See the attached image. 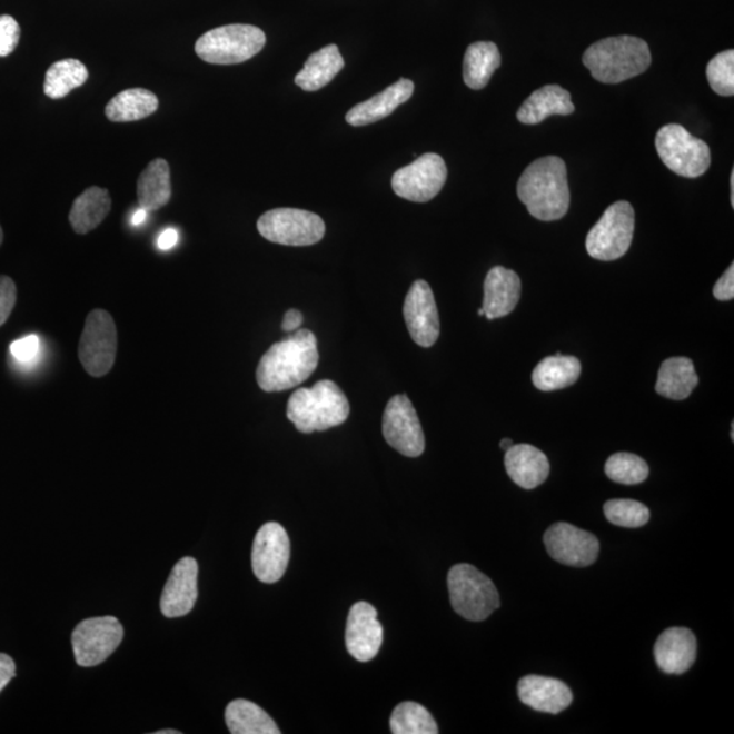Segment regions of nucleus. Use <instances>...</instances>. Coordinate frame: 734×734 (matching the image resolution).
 <instances>
[{
	"mask_svg": "<svg viewBox=\"0 0 734 734\" xmlns=\"http://www.w3.org/2000/svg\"><path fill=\"white\" fill-rule=\"evenodd\" d=\"M317 339L309 329H299L290 338L275 343L262 355L256 370L260 389L285 391L301 385L318 365Z\"/></svg>",
	"mask_w": 734,
	"mask_h": 734,
	"instance_id": "1",
	"label": "nucleus"
},
{
	"mask_svg": "<svg viewBox=\"0 0 734 734\" xmlns=\"http://www.w3.org/2000/svg\"><path fill=\"white\" fill-rule=\"evenodd\" d=\"M517 194L536 219L550 222L565 217L571 207L566 163L555 156L536 159L519 177Z\"/></svg>",
	"mask_w": 734,
	"mask_h": 734,
	"instance_id": "2",
	"label": "nucleus"
},
{
	"mask_svg": "<svg viewBox=\"0 0 734 734\" xmlns=\"http://www.w3.org/2000/svg\"><path fill=\"white\" fill-rule=\"evenodd\" d=\"M583 61L596 81L615 85L644 73L652 65V53L639 37L616 36L587 48Z\"/></svg>",
	"mask_w": 734,
	"mask_h": 734,
	"instance_id": "3",
	"label": "nucleus"
},
{
	"mask_svg": "<svg viewBox=\"0 0 734 734\" xmlns=\"http://www.w3.org/2000/svg\"><path fill=\"white\" fill-rule=\"evenodd\" d=\"M348 415L350 404L339 385L330 379H323L311 388L297 389L287 404V418L304 434L340 426Z\"/></svg>",
	"mask_w": 734,
	"mask_h": 734,
	"instance_id": "4",
	"label": "nucleus"
},
{
	"mask_svg": "<svg viewBox=\"0 0 734 734\" xmlns=\"http://www.w3.org/2000/svg\"><path fill=\"white\" fill-rule=\"evenodd\" d=\"M266 41V33L252 24H226L199 37L195 52L206 63L240 65L260 53Z\"/></svg>",
	"mask_w": 734,
	"mask_h": 734,
	"instance_id": "5",
	"label": "nucleus"
},
{
	"mask_svg": "<svg viewBox=\"0 0 734 734\" xmlns=\"http://www.w3.org/2000/svg\"><path fill=\"white\" fill-rule=\"evenodd\" d=\"M448 587L452 607L464 619L483 622L499 608V593L493 581L468 563L450 568Z\"/></svg>",
	"mask_w": 734,
	"mask_h": 734,
	"instance_id": "6",
	"label": "nucleus"
},
{
	"mask_svg": "<svg viewBox=\"0 0 734 734\" xmlns=\"http://www.w3.org/2000/svg\"><path fill=\"white\" fill-rule=\"evenodd\" d=\"M656 149L666 168L687 179L705 175L712 162L707 143L693 137L681 125L661 128L656 137Z\"/></svg>",
	"mask_w": 734,
	"mask_h": 734,
	"instance_id": "7",
	"label": "nucleus"
},
{
	"mask_svg": "<svg viewBox=\"0 0 734 734\" xmlns=\"http://www.w3.org/2000/svg\"><path fill=\"white\" fill-rule=\"evenodd\" d=\"M635 212L628 201L609 206L586 237V250L593 259L614 261L627 254L633 242Z\"/></svg>",
	"mask_w": 734,
	"mask_h": 734,
	"instance_id": "8",
	"label": "nucleus"
},
{
	"mask_svg": "<svg viewBox=\"0 0 734 734\" xmlns=\"http://www.w3.org/2000/svg\"><path fill=\"white\" fill-rule=\"evenodd\" d=\"M257 230L269 242L286 247H309L326 235V224L315 212L298 208H275L257 220Z\"/></svg>",
	"mask_w": 734,
	"mask_h": 734,
	"instance_id": "9",
	"label": "nucleus"
},
{
	"mask_svg": "<svg viewBox=\"0 0 734 734\" xmlns=\"http://www.w3.org/2000/svg\"><path fill=\"white\" fill-rule=\"evenodd\" d=\"M118 351V330L107 310L96 309L86 318L78 357L91 377L107 376Z\"/></svg>",
	"mask_w": 734,
	"mask_h": 734,
	"instance_id": "10",
	"label": "nucleus"
},
{
	"mask_svg": "<svg viewBox=\"0 0 734 734\" xmlns=\"http://www.w3.org/2000/svg\"><path fill=\"white\" fill-rule=\"evenodd\" d=\"M125 636V628L113 616L90 617L78 624L71 635L77 664L90 668L103 663Z\"/></svg>",
	"mask_w": 734,
	"mask_h": 734,
	"instance_id": "11",
	"label": "nucleus"
},
{
	"mask_svg": "<svg viewBox=\"0 0 734 734\" xmlns=\"http://www.w3.org/2000/svg\"><path fill=\"white\" fill-rule=\"evenodd\" d=\"M448 179L443 157L427 152L391 177V188L400 198L414 204H427L440 192Z\"/></svg>",
	"mask_w": 734,
	"mask_h": 734,
	"instance_id": "12",
	"label": "nucleus"
},
{
	"mask_svg": "<svg viewBox=\"0 0 734 734\" xmlns=\"http://www.w3.org/2000/svg\"><path fill=\"white\" fill-rule=\"evenodd\" d=\"M385 440L406 457H419L426 440L418 414L407 395H396L387 404L383 416Z\"/></svg>",
	"mask_w": 734,
	"mask_h": 734,
	"instance_id": "13",
	"label": "nucleus"
},
{
	"mask_svg": "<svg viewBox=\"0 0 734 734\" xmlns=\"http://www.w3.org/2000/svg\"><path fill=\"white\" fill-rule=\"evenodd\" d=\"M290 561V538L278 523H267L257 532L252 548V568L257 579L275 584L284 577Z\"/></svg>",
	"mask_w": 734,
	"mask_h": 734,
	"instance_id": "14",
	"label": "nucleus"
},
{
	"mask_svg": "<svg viewBox=\"0 0 734 734\" xmlns=\"http://www.w3.org/2000/svg\"><path fill=\"white\" fill-rule=\"evenodd\" d=\"M544 544L550 558L573 567L593 565L599 553V543L595 535L567 523L549 526L544 534Z\"/></svg>",
	"mask_w": 734,
	"mask_h": 734,
	"instance_id": "15",
	"label": "nucleus"
},
{
	"mask_svg": "<svg viewBox=\"0 0 734 734\" xmlns=\"http://www.w3.org/2000/svg\"><path fill=\"white\" fill-rule=\"evenodd\" d=\"M409 335L416 345L432 347L439 338V315L430 285L416 280L403 308Z\"/></svg>",
	"mask_w": 734,
	"mask_h": 734,
	"instance_id": "16",
	"label": "nucleus"
},
{
	"mask_svg": "<svg viewBox=\"0 0 734 734\" xmlns=\"http://www.w3.org/2000/svg\"><path fill=\"white\" fill-rule=\"evenodd\" d=\"M384 629L377 619V611L371 604H354L348 614L346 646L351 656L360 663H369L381 648Z\"/></svg>",
	"mask_w": 734,
	"mask_h": 734,
	"instance_id": "17",
	"label": "nucleus"
},
{
	"mask_svg": "<svg viewBox=\"0 0 734 734\" xmlns=\"http://www.w3.org/2000/svg\"><path fill=\"white\" fill-rule=\"evenodd\" d=\"M198 562L191 556L177 562L161 596L163 616L173 619L186 616L194 609L198 598Z\"/></svg>",
	"mask_w": 734,
	"mask_h": 734,
	"instance_id": "18",
	"label": "nucleus"
},
{
	"mask_svg": "<svg viewBox=\"0 0 734 734\" xmlns=\"http://www.w3.org/2000/svg\"><path fill=\"white\" fill-rule=\"evenodd\" d=\"M697 644L693 632L684 627L665 629L654 646L658 668L668 675H683L696 659Z\"/></svg>",
	"mask_w": 734,
	"mask_h": 734,
	"instance_id": "19",
	"label": "nucleus"
},
{
	"mask_svg": "<svg viewBox=\"0 0 734 734\" xmlns=\"http://www.w3.org/2000/svg\"><path fill=\"white\" fill-rule=\"evenodd\" d=\"M518 696L524 705L537 712L558 714L572 705L573 693L558 678L529 675L518 682Z\"/></svg>",
	"mask_w": 734,
	"mask_h": 734,
	"instance_id": "20",
	"label": "nucleus"
},
{
	"mask_svg": "<svg viewBox=\"0 0 734 734\" xmlns=\"http://www.w3.org/2000/svg\"><path fill=\"white\" fill-rule=\"evenodd\" d=\"M522 298V279L512 269L494 267L485 280L483 310L488 320L510 315Z\"/></svg>",
	"mask_w": 734,
	"mask_h": 734,
	"instance_id": "21",
	"label": "nucleus"
},
{
	"mask_svg": "<svg viewBox=\"0 0 734 734\" xmlns=\"http://www.w3.org/2000/svg\"><path fill=\"white\" fill-rule=\"evenodd\" d=\"M414 82L401 78L370 100L357 103L348 110L346 121L353 127H365L388 118L401 103L414 95Z\"/></svg>",
	"mask_w": 734,
	"mask_h": 734,
	"instance_id": "22",
	"label": "nucleus"
},
{
	"mask_svg": "<svg viewBox=\"0 0 734 734\" xmlns=\"http://www.w3.org/2000/svg\"><path fill=\"white\" fill-rule=\"evenodd\" d=\"M507 475L517 486L534 489L547 480L549 462L540 449L528 444L513 445L506 450Z\"/></svg>",
	"mask_w": 734,
	"mask_h": 734,
	"instance_id": "23",
	"label": "nucleus"
},
{
	"mask_svg": "<svg viewBox=\"0 0 734 734\" xmlns=\"http://www.w3.org/2000/svg\"><path fill=\"white\" fill-rule=\"evenodd\" d=\"M575 110L572 96L558 85L543 86L526 98L518 109L517 119L523 125L535 126L549 118V116L572 115Z\"/></svg>",
	"mask_w": 734,
	"mask_h": 734,
	"instance_id": "24",
	"label": "nucleus"
},
{
	"mask_svg": "<svg viewBox=\"0 0 734 734\" xmlns=\"http://www.w3.org/2000/svg\"><path fill=\"white\" fill-rule=\"evenodd\" d=\"M343 69H345V59L338 46L330 44L311 53L294 81L305 91H317L333 82Z\"/></svg>",
	"mask_w": 734,
	"mask_h": 734,
	"instance_id": "25",
	"label": "nucleus"
},
{
	"mask_svg": "<svg viewBox=\"0 0 734 734\" xmlns=\"http://www.w3.org/2000/svg\"><path fill=\"white\" fill-rule=\"evenodd\" d=\"M700 378L690 358L676 357L664 360L656 384L657 394L671 400H685L693 394Z\"/></svg>",
	"mask_w": 734,
	"mask_h": 734,
	"instance_id": "26",
	"label": "nucleus"
},
{
	"mask_svg": "<svg viewBox=\"0 0 734 734\" xmlns=\"http://www.w3.org/2000/svg\"><path fill=\"white\" fill-rule=\"evenodd\" d=\"M112 208L107 189L100 187H90L73 200L70 211V224L73 231L78 235H88L95 230L108 217Z\"/></svg>",
	"mask_w": 734,
	"mask_h": 734,
	"instance_id": "27",
	"label": "nucleus"
},
{
	"mask_svg": "<svg viewBox=\"0 0 734 734\" xmlns=\"http://www.w3.org/2000/svg\"><path fill=\"white\" fill-rule=\"evenodd\" d=\"M502 58L497 44L492 41H477L465 52L463 77L469 89H485L489 79L500 67Z\"/></svg>",
	"mask_w": 734,
	"mask_h": 734,
	"instance_id": "28",
	"label": "nucleus"
},
{
	"mask_svg": "<svg viewBox=\"0 0 734 734\" xmlns=\"http://www.w3.org/2000/svg\"><path fill=\"white\" fill-rule=\"evenodd\" d=\"M137 192L139 206L146 211H157L169 204L171 198L170 168L165 159L157 158L147 165L139 176Z\"/></svg>",
	"mask_w": 734,
	"mask_h": 734,
	"instance_id": "29",
	"label": "nucleus"
},
{
	"mask_svg": "<svg viewBox=\"0 0 734 734\" xmlns=\"http://www.w3.org/2000/svg\"><path fill=\"white\" fill-rule=\"evenodd\" d=\"M581 376V363L571 355H554L543 359L532 373V381L543 391H553L572 387Z\"/></svg>",
	"mask_w": 734,
	"mask_h": 734,
	"instance_id": "30",
	"label": "nucleus"
},
{
	"mask_svg": "<svg viewBox=\"0 0 734 734\" xmlns=\"http://www.w3.org/2000/svg\"><path fill=\"white\" fill-rule=\"evenodd\" d=\"M226 725L232 734H279L275 721L256 703L236 700L225 712Z\"/></svg>",
	"mask_w": 734,
	"mask_h": 734,
	"instance_id": "31",
	"label": "nucleus"
},
{
	"mask_svg": "<svg viewBox=\"0 0 734 734\" xmlns=\"http://www.w3.org/2000/svg\"><path fill=\"white\" fill-rule=\"evenodd\" d=\"M159 107L158 97L150 90L128 89L115 96L106 108L107 118L113 122H130L149 118Z\"/></svg>",
	"mask_w": 734,
	"mask_h": 734,
	"instance_id": "32",
	"label": "nucleus"
},
{
	"mask_svg": "<svg viewBox=\"0 0 734 734\" xmlns=\"http://www.w3.org/2000/svg\"><path fill=\"white\" fill-rule=\"evenodd\" d=\"M89 71L81 60L65 59L53 63L46 73L44 93L52 100L69 96L88 81Z\"/></svg>",
	"mask_w": 734,
	"mask_h": 734,
	"instance_id": "33",
	"label": "nucleus"
},
{
	"mask_svg": "<svg viewBox=\"0 0 734 734\" xmlns=\"http://www.w3.org/2000/svg\"><path fill=\"white\" fill-rule=\"evenodd\" d=\"M394 734H437L438 725L428 710L419 703L403 702L390 717Z\"/></svg>",
	"mask_w": 734,
	"mask_h": 734,
	"instance_id": "34",
	"label": "nucleus"
},
{
	"mask_svg": "<svg viewBox=\"0 0 734 734\" xmlns=\"http://www.w3.org/2000/svg\"><path fill=\"white\" fill-rule=\"evenodd\" d=\"M605 474L611 480L621 483V485H639L647 479L648 465L644 458L633 455V453H615L605 464Z\"/></svg>",
	"mask_w": 734,
	"mask_h": 734,
	"instance_id": "35",
	"label": "nucleus"
},
{
	"mask_svg": "<svg viewBox=\"0 0 734 734\" xmlns=\"http://www.w3.org/2000/svg\"><path fill=\"white\" fill-rule=\"evenodd\" d=\"M604 514L611 524L623 528H641L651 519L647 506L633 499H611L604 505Z\"/></svg>",
	"mask_w": 734,
	"mask_h": 734,
	"instance_id": "36",
	"label": "nucleus"
},
{
	"mask_svg": "<svg viewBox=\"0 0 734 734\" xmlns=\"http://www.w3.org/2000/svg\"><path fill=\"white\" fill-rule=\"evenodd\" d=\"M706 77L715 93L724 97L734 95V51L721 52L717 57L710 60L706 69Z\"/></svg>",
	"mask_w": 734,
	"mask_h": 734,
	"instance_id": "37",
	"label": "nucleus"
},
{
	"mask_svg": "<svg viewBox=\"0 0 734 734\" xmlns=\"http://www.w3.org/2000/svg\"><path fill=\"white\" fill-rule=\"evenodd\" d=\"M41 341L39 336L29 335L11 343L12 358L21 365H32L40 355Z\"/></svg>",
	"mask_w": 734,
	"mask_h": 734,
	"instance_id": "38",
	"label": "nucleus"
},
{
	"mask_svg": "<svg viewBox=\"0 0 734 734\" xmlns=\"http://www.w3.org/2000/svg\"><path fill=\"white\" fill-rule=\"evenodd\" d=\"M20 24L11 16H0V58L9 57L20 42Z\"/></svg>",
	"mask_w": 734,
	"mask_h": 734,
	"instance_id": "39",
	"label": "nucleus"
},
{
	"mask_svg": "<svg viewBox=\"0 0 734 734\" xmlns=\"http://www.w3.org/2000/svg\"><path fill=\"white\" fill-rule=\"evenodd\" d=\"M17 302V287L14 280L0 275V327L9 320Z\"/></svg>",
	"mask_w": 734,
	"mask_h": 734,
	"instance_id": "40",
	"label": "nucleus"
},
{
	"mask_svg": "<svg viewBox=\"0 0 734 734\" xmlns=\"http://www.w3.org/2000/svg\"><path fill=\"white\" fill-rule=\"evenodd\" d=\"M713 294L718 301H732L734 298V265H731L715 284Z\"/></svg>",
	"mask_w": 734,
	"mask_h": 734,
	"instance_id": "41",
	"label": "nucleus"
},
{
	"mask_svg": "<svg viewBox=\"0 0 734 734\" xmlns=\"http://www.w3.org/2000/svg\"><path fill=\"white\" fill-rule=\"evenodd\" d=\"M16 676V663L8 654L0 653V691Z\"/></svg>",
	"mask_w": 734,
	"mask_h": 734,
	"instance_id": "42",
	"label": "nucleus"
},
{
	"mask_svg": "<svg viewBox=\"0 0 734 734\" xmlns=\"http://www.w3.org/2000/svg\"><path fill=\"white\" fill-rule=\"evenodd\" d=\"M302 321H304V316L301 311L297 309L287 310V314L285 315L284 318V323H281V329H284L285 333H292V330H296L299 327H301Z\"/></svg>",
	"mask_w": 734,
	"mask_h": 734,
	"instance_id": "43",
	"label": "nucleus"
},
{
	"mask_svg": "<svg viewBox=\"0 0 734 734\" xmlns=\"http://www.w3.org/2000/svg\"><path fill=\"white\" fill-rule=\"evenodd\" d=\"M177 242H179V231L171 228L165 229L157 240L158 248L162 250L175 248Z\"/></svg>",
	"mask_w": 734,
	"mask_h": 734,
	"instance_id": "44",
	"label": "nucleus"
},
{
	"mask_svg": "<svg viewBox=\"0 0 734 734\" xmlns=\"http://www.w3.org/2000/svg\"><path fill=\"white\" fill-rule=\"evenodd\" d=\"M147 216H149V211H146L145 208L139 207L138 210L133 212L131 224L133 226L142 225L146 222Z\"/></svg>",
	"mask_w": 734,
	"mask_h": 734,
	"instance_id": "45",
	"label": "nucleus"
},
{
	"mask_svg": "<svg viewBox=\"0 0 734 734\" xmlns=\"http://www.w3.org/2000/svg\"><path fill=\"white\" fill-rule=\"evenodd\" d=\"M513 445H514L513 440L509 438H505L500 440V448L504 449L505 452L507 449H510Z\"/></svg>",
	"mask_w": 734,
	"mask_h": 734,
	"instance_id": "46",
	"label": "nucleus"
},
{
	"mask_svg": "<svg viewBox=\"0 0 734 734\" xmlns=\"http://www.w3.org/2000/svg\"><path fill=\"white\" fill-rule=\"evenodd\" d=\"M731 201H732V207H734V171H732V176H731Z\"/></svg>",
	"mask_w": 734,
	"mask_h": 734,
	"instance_id": "47",
	"label": "nucleus"
},
{
	"mask_svg": "<svg viewBox=\"0 0 734 734\" xmlns=\"http://www.w3.org/2000/svg\"><path fill=\"white\" fill-rule=\"evenodd\" d=\"M156 734H180V732L167 730V731H158L156 732Z\"/></svg>",
	"mask_w": 734,
	"mask_h": 734,
	"instance_id": "48",
	"label": "nucleus"
},
{
	"mask_svg": "<svg viewBox=\"0 0 734 734\" xmlns=\"http://www.w3.org/2000/svg\"><path fill=\"white\" fill-rule=\"evenodd\" d=\"M2 242H3V230H2V226H0V245H2Z\"/></svg>",
	"mask_w": 734,
	"mask_h": 734,
	"instance_id": "49",
	"label": "nucleus"
},
{
	"mask_svg": "<svg viewBox=\"0 0 734 734\" xmlns=\"http://www.w3.org/2000/svg\"><path fill=\"white\" fill-rule=\"evenodd\" d=\"M477 315L485 316V310H483V308H480L479 310H477Z\"/></svg>",
	"mask_w": 734,
	"mask_h": 734,
	"instance_id": "50",
	"label": "nucleus"
},
{
	"mask_svg": "<svg viewBox=\"0 0 734 734\" xmlns=\"http://www.w3.org/2000/svg\"><path fill=\"white\" fill-rule=\"evenodd\" d=\"M732 439H734V424H732Z\"/></svg>",
	"mask_w": 734,
	"mask_h": 734,
	"instance_id": "51",
	"label": "nucleus"
}]
</instances>
